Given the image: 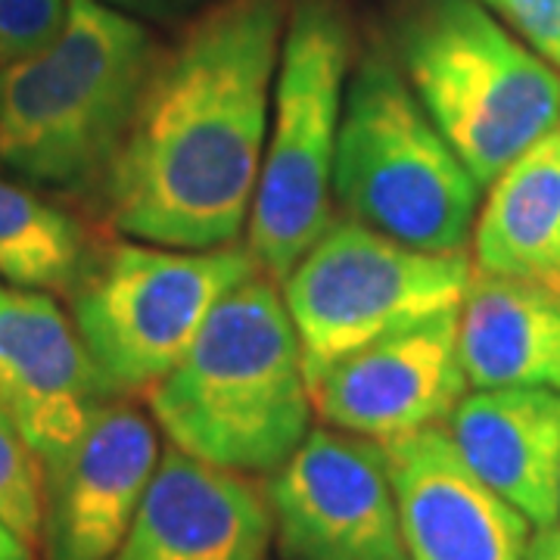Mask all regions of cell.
Here are the masks:
<instances>
[{
  "label": "cell",
  "instance_id": "obj_1",
  "mask_svg": "<svg viewBox=\"0 0 560 560\" xmlns=\"http://www.w3.org/2000/svg\"><path fill=\"white\" fill-rule=\"evenodd\" d=\"M287 0H215L156 54L101 180L121 237L215 249L249 224Z\"/></svg>",
  "mask_w": 560,
  "mask_h": 560
},
{
  "label": "cell",
  "instance_id": "obj_2",
  "mask_svg": "<svg viewBox=\"0 0 560 560\" xmlns=\"http://www.w3.org/2000/svg\"><path fill=\"white\" fill-rule=\"evenodd\" d=\"M178 452L268 477L312 430L315 405L280 283L256 275L228 293L187 355L147 393Z\"/></svg>",
  "mask_w": 560,
  "mask_h": 560
},
{
  "label": "cell",
  "instance_id": "obj_3",
  "mask_svg": "<svg viewBox=\"0 0 560 560\" xmlns=\"http://www.w3.org/2000/svg\"><path fill=\"white\" fill-rule=\"evenodd\" d=\"M160 47L106 0H69L60 35L0 69V168L35 187H101Z\"/></svg>",
  "mask_w": 560,
  "mask_h": 560
},
{
  "label": "cell",
  "instance_id": "obj_4",
  "mask_svg": "<svg viewBox=\"0 0 560 560\" xmlns=\"http://www.w3.org/2000/svg\"><path fill=\"white\" fill-rule=\"evenodd\" d=\"M396 62L482 190L560 125V69L480 0H411Z\"/></svg>",
  "mask_w": 560,
  "mask_h": 560
},
{
  "label": "cell",
  "instance_id": "obj_5",
  "mask_svg": "<svg viewBox=\"0 0 560 560\" xmlns=\"http://www.w3.org/2000/svg\"><path fill=\"white\" fill-rule=\"evenodd\" d=\"M464 165L383 47L349 75L334 200L349 219L427 253H464L480 212Z\"/></svg>",
  "mask_w": 560,
  "mask_h": 560
},
{
  "label": "cell",
  "instance_id": "obj_6",
  "mask_svg": "<svg viewBox=\"0 0 560 560\" xmlns=\"http://www.w3.org/2000/svg\"><path fill=\"white\" fill-rule=\"evenodd\" d=\"M352 69L340 0H293L280 40L268 140L246 246L275 283L318 243L334 215V165Z\"/></svg>",
  "mask_w": 560,
  "mask_h": 560
},
{
  "label": "cell",
  "instance_id": "obj_7",
  "mask_svg": "<svg viewBox=\"0 0 560 560\" xmlns=\"http://www.w3.org/2000/svg\"><path fill=\"white\" fill-rule=\"evenodd\" d=\"M261 275L249 246L180 249L121 237L94 249L72 287V320L113 396H147L228 293Z\"/></svg>",
  "mask_w": 560,
  "mask_h": 560
},
{
  "label": "cell",
  "instance_id": "obj_8",
  "mask_svg": "<svg viewBox=\"0 0 560 560\" xmlns=\"http://www.w3.org/2000/svg\"><path fill=\"white\" fill-rule=\"evenodd\" d=\"M470 278L467 253H427L349 215L330 221L280 280L308 386L364 346L460 308Z\"/></svg>",
  "mask_w": 560,
  "mask_h": 560
},
{
  "label": "cell",
  "instance_id": "obj_9",
  "mask_svg": "<svg viewBox=\"0 0 560 560\" xmlns=\"http://www.w3.org/2000/svg\"><path fill=\"white\" fill-rule=\"evenodd\" d=\"M265 495L283 560H408L377 440L312 427Z\"/></svg>",
  "mask_w": 560,
  "mask_h": 560
},
{
  "label": "cell",
  "instance_id": "obj_10",
  "mask_svg": "<svg viewBox=\"0 0 560 560\" xmlns=\"http://www.w3.org/2000/svg\"><path fill=\"white\" fill-rule=\"evenodd\" d=\"M156 420L106 399L60 458L44 464V560H113L160 467Z\"/></svg>",
  "mask_w": 560,
  "mask_h": 560
},
{
  "label": "cell",
  "instance_id": "obj_11",
  "mask_svg": "<svg viewBox=\"0 0 560 560\" xmlns=\"http://www.w3.org/2000/svg\"><path fill=\"white\" fill-rule=\"evenodd\" d=\"M308 389L320 423L355 436L383 442L440 427L470 389L458 352V308L346 355Z\"/></svg>",
  "mask_w": 560,
  "mask_h": 560
},
{
  "label": "cell",
  "instance_id": "obj_12",
  "mask_svg": "<svg viewBox=\"0 0 560 560\" xmlns=\"http://www.w3.org/2000/svg\"><path fill=\"white\" fill-rule=\"evenodd\" d=\"M408 560H523L533 523L460 458L445 423L383 440Z\"/></svg>",
  "mask_w": 560,
  "mask_h": 560
},
{
  "label": "cell",
  "instance_id": "obj_13",
  "mask_svg": "<svg viewBox=\"0 0 560 560\" xmlns=\"http://www.w3.org/2000/svg\"><path fill=\"white\" fill-rule=\"evenodd\" d=\"M106 399L116 396L54 293L0 280V405L40 467L79 440Z\"/></svg>",
  "mask_w": 560,
  "mask_h": 560
},
{
  "label": "cell",
  "instance_id": "obj_14",
  "mask_svg": "<svg viewBox=\"0 0 560 560\" xmlns=\"http://www.w3.org/2000/svg\"><path fill=\"white\" fill-rule=\"evenodd\" d=\"M271 541L265 489L168 445L113 560H265Z\"/></svg>",
  "mask_w": 560,
  "mask_h": 560
},
{
  "label": "cell",
  "instance_id": "obj_15",
  "mask_svg": "<svg viewBox=\"0 0 560 560\" xmlns=\"http://www.w3.org/2000/svg\"><path fill=\"white\" fill-rule=\"evenodd\" d=\"M445 430L460 458L533 526L560 523L558 389H474Z\"/></svg>",
  "mask_w": 560,
  "mask_h": 560
},
{
  "label": "cell",
  "instance_id": "obj_16",
  "mask_svg": "<svg viewBox=\"0 0 560 560\" xmlns=\"http://www.w3.org/2000/svg\"><path fill=\"white\" fill-rule=\"evenodd\" d=\"M458 352L474 389L560 393V293L474 271L458 308Z\"/></svg>",
  "mask_w": 560,
  "mask_h": 560
},
{
  "label": "cell",
  "instance_id": "obj_17",
  "mask_svg": "<svg viewBox=\"0 0 560 560\" xmlns=\"http://www.w3.org/2000/svg\"><path fill=\"white\" fill-rule=\"evenodd\" d=\"M486 190L474 221V271L560 293V125Z\"/></svg>",
  "mask_w": 560,
  "mask_h": 560
},
{
  "label": "cell",
  "instance_id": "obj_18",
  "mask_svg": "<svg viewBox=\"0 0 560 560\" xmlns=\"http://www.w3.org/2000/svg\"><path fill=\"white\" fill-rule=\"evenodd\" d=\"M91 253V237L75 215L35 187L0 175V280L69 296Z\"/></svg>",
  "mask_w": 560,
  "mask_h": 560
},
{
  "label": "cell",
  "instance_id": "obj_19",
  "mask_svg": "<svg viewBox=\"0 0 560 560\" xmlns=\"http://www.w3.org/2000/svg\"><path fill=\"white\" fill-rule=\"evenodd\" d=\"M44 511V467L22 436L16 420L0 405V521L13 526L38 551Z\"/></svg>",
  "mask_w": 560,
  "mask_h": 560
},
{
  "label": "cell",
  "instance_id": "obj_20",
  "mask_svg": "<svg viewBox=\"0 0 560 560\" xmlns=\"http://www.w3.org/2000/svg\"><path fill=\"white\" fill-rule=\"evenodd\" d=\"M69 0H0V69L40 54L60 35Z\"/></svg>",
  "mask_w": 560,
  "mask_h": 560
},
{
  "label": "cell",
  "instance_id": "obj_21",
  "mask_svg": "<svg viewBox=\"0 0 560 560\" xmlns=\"http://www.w3.org/2000/svg\"><path fill=\"white\" fill-rule=\"evenodd\" d=\"M517 38L560 69V0H480Z\"/></svg>",
  "mask_w": 560,
  "mask_h": 560
},
{
  "label": "cell",
  "instance_id": "obj_22",
  "mask_svg": "<svg viewBox=\"0 0 560 560\" xmlns=\"http://www.w3.org/2000/svg\"><path fill=\"white\" fill-rule=\"evenodd\" d=\"M523 560H560V523L536 526Z\"/></svg>",
  "mask_w": 560,
  "mask_h": 560
},
{
  "label": "cell",
  "instance_id": "obj_23",
  "mask_svg": "<svg viewBox=\"0 0 560 560\" xmlns=\"http://www.w3.org/2000/svg\"><path fill=\"white\" fill-rule=\"evenodd\" d=\"M0 560H35V548L3 521H0Z\"/></svg>",
  "mask_w": 560,
  "mask_h": 560
},
{
  "label": "cell",
  "instance_id": "obj_24",
  "mask_svg": "<svg viewBox=\"0 0 560 560\" xmlns=\"http://www.w3.org/2000/svg\"><path fill=\"white\" fill-rule=\"evenodd\" d=\"M113 7H119L125 13H162L165 7H172L175 0H106Z\"/></svg>",
  "mask_w": 560,
  "mask_h": 560
}]
</instances>
